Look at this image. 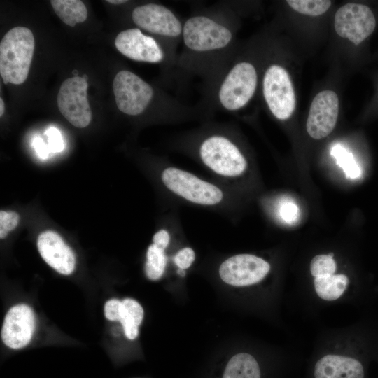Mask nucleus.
<instances>
[{"instance_id": "nucleus-1", "label": "nucleus", "mask_w": 378, "mask_h": 378, "mask_svg": "<svg viewBox=\"0 0 378 378\" xmlns=\"http://www.w3.org/2000/svg\"><path fill=\"white\" fill-rule=\"evenodd\" d=\"M237 22L227 1L196 10L183 21L176 66L184 76L213 79L236 54Z\"/></svg>"}, {"instance_id": "nucleus-2", "label": "nucleus", "mask_w": 378, "mask_h": 378, "mask_svg": "<svg viewBox=\"0 0 378 378\" xmlns=\"http://www.w3.org/2000/svg\"><path fill=\"white\" fill-rule=\"evenodd\" d=\"M171 146L202 167L212 179L234 190L248 169V160L229 123L202 122L175 137Z\"/></svg>"}, {"instance_id": "nucleus-3", "label": "nucleus", "mask_w": 378, "mask_h": 378, "mask_svg": "<svg viewBox=\"0 0 378 378\" xmlns=\"http://www.w3.org/2000/svg\"><path fill=\"white\" fill-rule=\"evenodd\" d=\"M163 189L173 203L215 211L228 218L235 204L234 190L173 163L164 162L159 172Z\"/></svg>"}, {"instance_id": "nucleus-4", "label": "nucleus", "mask_w": 378, "mask_h": 378, "mask_svg": "<svg viewBox=\"0 0 378 378\" xmlns=\"http://www.w3.org/2000/svg\"><path fill=\"white\" fill-rule=\"evenodd\" d=\"M258 83L255 64L235 54L213 79L203 84L199 104L210 116L215 111H239L253 97Z\"/></svg>"}, {"instance_id": "nucleus-5", "label": "nucleus", "mask_w": 378, "mask_h": 378, "mask_svg": "<svg viewBox=\"0 0 378 378\" xmlns=\"http://www.w3.org/2000/svg\"><path fill=\"white\" fill-rule=\"evenodd\" d=\"M113 90L118 108L129 116L142 115L151 105L174 110H188L192 106L172 95L158 92L154 87L129 70L117 73Z\"/></svg>"}, {"instance_id": "nucleus-6", "label": "nucleus", "mask_w": 378, "mask_h": 378, "mask_svg": "<svg viewBox=\"0 0 378 378\" xmlns=\"http://www.w3.org/2000/svg\"><path fill=\"white\" fill-rule=\"evenodd\" d=\"M131 18L136 28L162 38L174 66L176 64L178 44L182 41L183 21L172 9L162 4L148 3L136 6Z\"/></svg>"}, {"instance_id": "nucleus-7", "label": "nucleus", "mask_w": 378, "mask_h": 378, "mask_svg": "<svg viewBox=\"0 0 378 378\" xmlns=\"http://www.w3.org/2000/svg\"><path fill=\"white\" fill-rule=\"evenodd\" d=\"M32 31L25 27L10 29L0 43V74L5 84L20 85L27 78L34 52Z\"/></svg>"}, {"instance_id": "nucleus-8", "label": "nucleus", "mask_w": 378, "mask_h": 378, "mask_svg": "<svg viewBox=\"0 0 378 378\" xmlns=\"http://www.w3.org/2000/svg\"><path fill=\"white\" fill-rule=\"evenodd\" d=\"M264 100L272 114L279 120L288 119L295 108V95L287 71L272 64L265 70L262 80Z\"/></svg>"}, {"instance_id": "nucleus-9", "label": "nucleus", "mask_w": 378, "mask_h": 378, "mask_svg": "<svg viewBox=\"0 0 378 378\" xmlns=\"http://www.w3.org/2000/svg\"><path fill=\"white\" fill-rule=\"evenodd\" d=\"M115 46L122 55L132 60L153 64L164 63L171 69L174 67L160 42L153 36L144 34L138 28L120 31L115 38Z\"/></svg>"}, {"instance_id": "nucleus-10", "label": "nucleus", "mask_w": 378, "mask_h": 378, "mask_svg": "<svg viewBox=\"0 0 378 378\" xmlns=\"http://www.w3.org/2000/svg\"><path fill=\"white\" fill-rule=\"evenodd\" d=\"M87 80L80 76L66 79L57 94V106L60 113L74 126L87 127L92 120V111L88 100Z\"/></svg>"}, {"instance_id": "nucleus-11", "label": "nucleus", "mask_w": 378, "mask_h": 378, "mask_svg": "<svg viewBox=\"0 0 378 378\" xmlns=\"http://www.w3.org/2000/svg\"><path fill=\"white\" fill-rule=\"evenodd\" d=\"M270 265L252 254H237L221 262L218 274L221 280L234 286H246L261 281L269 273Z\"/></svg>"}, {"instance_id": "nucleus-12", "label": "nucleus", "mask_w": 378, "mask_h": 378, "mask_svg": "<svg viewBox=\"0 0 378 378\" xmlns=\"http://www.w3.org/2000/svg\"><path fill=\"white\" fill-rule=\"evenodd\" d=\"M376 26L371 9L363 4L349 3L340 8L335 16L337 34L358 45L374 31Z\"/></svg>"}, {"instance_id": "nucleus-13", "label": "nucleus", "mask_w": 378, "mask_h": 378, "mask_svg": "<svg viewBox=\"0 0 378 378\" xmlns=\"http://www.w3.org/2000/svg\"><path fill=\"white\" fill-rule=\"evenodd\" d=\"M339 113V99L331 90L318 93L314 98L307 120V130L311 137L321 139L334 129Z\"/></svg>"}, {"instance_id": "nucleus-14", "label": "nucleus", "mask_w": 378, "mask_h": 378, "mask_svg": "<svg viewBox=\"0 0 378 378\" xmlns=\"http://www.w3.org/2000/svg\"><path fill=\"white\" fill-rule=\"evenodd\" d=\"M34 329L35 316L32 309L26 304H18L12 307L4 318L1 340L10 349H21L29 343Z\"/></svg>"}, {"instance_id": "nucleus-15", "label": "nucleus", "mask_w": 378, "mask_h": 378, "mask_svg": "<svg viewBox=\"0 0 378 378\" xmlns=\"http://www.w3.org/2000/svg\"><path fill=\"white\" fill-rule=\"evenodd\" d=\"M38 252L44 261L61 274L69 275L76 266V256L72 249L55 231L41 232L37 240Z\"/></svg>"}, {"instance_id": "nucleus-16", "label": "nucleus", "mask_w": 378, "mask_h": 378, "mask_svg": "<svg viewBox=\"0 0 378 378\" xmlns=\"http://www.w3.org/2000/svg\"><path fill=\"white\" fill-rule=\"evenodd\" d=\"M104 311L106 319L121 323L127 338L132 340L137 337L144 315L143 307L137 301L132 298L122 301L111 299L105 303Z\"/></svg>"}, {"instance_id": "nucleus-17", "label": "nucleus", "mask_w": 378, "mask_h": 378, "mask_svg": "<svg viewBox=\"0 0 378 378\" xmlns=\"http://www.w3.org/2000/svg\"><path fill=\"white\" fill-rule=\"evenodd\" d=\"M315 378H364V369L358 360L329 354L316 363Z\"/></svg>"}, {"instance_id": "nucleus-18", "label": "nucleus", "mask_w": 378, "mask_h": 378, "mask_svg": "<svg viewBox=\"0 0 378 378\" xmlns=\"http://www.w3.org/2000/svg\"><path fill=\"white\" fill-rule=\"evenodd\" d=\"M223 378H260L258 363L248 354H237L227 363Z\"/></svg>"}, {"instance_id": "nucleus-19", "label": "nucleus", "mask_w": 378, "mask_h": 378, "mask_svg": "<svg viewBox=\"0 0 378 378\" xmlns=\"http://www.w3.org/2000/svg\"><path fill=\"white\" fill-rule=\"evenodd\" d=\"M50 4L57 15L67 25L74 27L88 18L87 8L80 0H51Z\"/></svg>"}, {"instance_id": "nucleus-20", "label": "nucleus", "mask_w": 378, "mask_h": 378, "mask_svg": "<svg viewBox=\"0 0 378 378\" xmlns=\"http://www.w3.org/2000/svg\"><path fill=\"white\" fill-rule=\"evenodd\" d=\"M314 288L319 298L327 301L338 299L346 290L349 279L344 274L318 276L314 279Z\"/></svg>"}, {"instance_id": "nucleus-21", "label": "nucleus", "mask_w": 378, "mask_h": 378, "mask_svg": "<svg viewBox=\"0 0 378 378\" xmlns=\"http://www.w3.org/2000/svg\"><path fill=\"white\" fill-rule=\"evenodd\" d=\"M167 248L160 247L153 243L148 246L144 270L149 279L156 281L164 274L167 265Z\"/></svg>"}, {"instance_id": "nucleus-22", "label": "nucleus", "mask_w": 378, "mask_h": 378, "mask_svg": "<svg viewBox=\"0 0 378 378\" xmlns=\"http://www.w3.org/2000/svg\"><path fill=\"white\" fill-rule=\"evenodd\" d=\"M331 155L336 159L337 164L342 168L346 178L355 179L360 175V169L352 154L340 145L335 146Z\"/></svg>"}, {"instance_id": "nucleus-23", "label": "nucleus", "mask_w": 378, "mask_h": 378, "mask_svg": "<svg viewBox=\"0 0 378 378\" xmlns=\"http://www.w3.org/2000/svg\"><path fill=\"white\" fill-rule=\"evenodd\" d=\"M286 3L300 13L318 16L326 13L332 2L327 0H288Z\"/></svg>"}, {"instance_id": "nucleus-24", "label": "nucleus", "mask_w": 378, "mask_h": 378, "mask_svg": "<svg viewBox=\"0 0 378 378\" xmlns=\"http://www.w3.org/2000/svg\"><path fill=\"white\" fill-rule=\"evenodd\" d=\"M336 270V262L328 255H318L311 261L310 271L313 276L332 275Z\"/></svg>"}, {"instance_id": "nucleus-25", "label": "nucleus", "mask_w": 378, "mask_h": 378, "mask_svg": "<svg viewBox=\"0 0 378 378\" xmlns=\"http://www.w3.org/2000/svg\"><path fill=\"white\" fill-rule=\"evenodd\" d=\"M274 213L286 223H295L299 216V208L289 200H281L275 206Z\"/></svg>"}, {"instance_id": "nucleus-26", "label": "nucleus", "mask_w": 378, "mask_h": 378, "mask_svg": "<svg viewBox=\"0 0 378 378\" xmlns=\"http://www.w3.org/2000/svg\"><path fill=\"white\" fill-rule=\"evenodd\" d=\"M20 220L19 215L15 211H0V238L4 239L9 231L14 230Z\"/></svg>"}, {"instance_id": "nucleus-27", "label": "nucleus", "mask_w": 378, "mask_h": 378, "mask_svg": "<svg viewBox=\"0 0 378 378\" xmlns=\"http://www.w3.org/2000/svg\"><path fill=\"white\" fill-rule=\"evenodd\" d=\"M195 260V253L194 250L189 246H185L180 248L173 257V262L178 267V270H187L192 265Z\"/></svg>"}, {"instance_id": "nucleus-28", "label": "nucleus", "mask_w": 378, "mask_h": 378, "mask_svg": "<svg viewBox=\"0 0 378 378\" xmlns=\"http://www.w3.org/2000/svg\"><path fill=\"white\" fill-rule=\"evenodd\" d=\"M50 152L58 153L63 150L64 144L59 130L55 127H50L45 132Z\"/></svg>"}, {"instance_id": "nucleus-29", "label": "nucleus", "mask_w": 378, "mask_h": 378, "mask_svg": "<svg viewBox=\"0 0 378 378\" xmlns=\"http://www.w3.org/2000/svg\"><path fill=\"white\" fill-rule=\"evenodd\" d=\"M37 155L41 159H47L49 156L50 150L49 149L48 145L46 144L42 138L40 136H36L33 140L32 144Z\"/></svg>"}, {"instance_id": "nucleus-30", "label": "nucleus", "mask_w": 378, "mask_h": 378, "mask_svg": "<svg viewBox=\"0 0 378 378\" xmlns=\"http://www.w3.org/2000/svg\"><path fill=\"white\" fill-rule=\"evenodd\" d=\"M106 2L115 4V5H120L123 4H126L128 2L127 0H107Z\"/></svg>"}, {"instance_id": "nucleus-31", "label": "nucleus", "mask_w": 378, "mask_h": 378, "mask_svg": "<svg viewBox=\"0 0 378 378\" xmlns=\"http://www.w3.org/2000/svg\"><path fill=\"white\" fill-rule=\"evenodd\" d=\"M4 102L2 98H0V116H2L4 113Z\"/></svg>"}]
</instances>
